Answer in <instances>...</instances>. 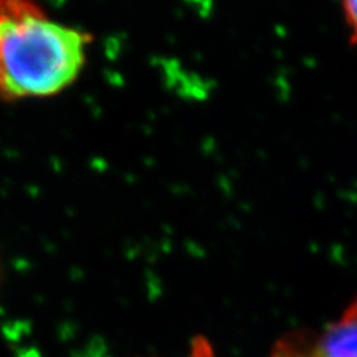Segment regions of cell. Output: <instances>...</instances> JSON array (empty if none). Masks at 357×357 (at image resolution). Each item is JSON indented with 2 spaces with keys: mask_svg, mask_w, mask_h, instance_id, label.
I'll return each mask as SVG.
<instances>
[{
  "mask_svg": "<svg viewBox=\"0 0 357 357\" xmlns=\"http://www.w3.org/2000/svg\"><path fill=\"white\" fill-rule=\"evenodd\" d=\"M270 357H357V296L321 331L286 335Z\"/></svg>",
  "mask_w": 357,
  "mask_h": 357,
  "instance_id": "7a4b0ae2",
  "label": "cell"
},
{
  "mask_svg": "<svg viewBox=\"0 0 357 357\" xmlns=\"http://www.w3.org/2000/svg\"><path fill=\"white\" fill-rule=\"evenodd\" d=\"M91 38L42 8L0 0V97H50L76 81Z\"/></svg>",
  "mask_w": 357,
  "mask_h": 357,
  "instance_id": "6da1fadb",
  "label": "cell"
},
{
  "mask_svg": "<svg viewBox=\"0 0 357 357\" xmlns=\"http://www.w3.org/2000/svg\"><path fill=\"white\" fill-rule=\"evenodd\" d=\"M342 15L350 30V42L357 45V0H347L342 3Z\"/></svg>",
  "mask_w": 357,
  "mask_h": 357,
  "instance_id": "3957f363",
  "label": "cell"
},
{
  "mask_svg": "<svg viewBox=\"0 0 357 357\" xmlns=\"http://www.w3.org/2000/svg\"><path fill=\"white\" fill-rule=\"evenodd\" d=\"M189 357H215V353L204 338H195Z\"/></svg>",
  "mask_w": 357,
  "mask_h": 357,
  "instance_id": "277c9868",
  "label": "cell"
}]
</instances>
